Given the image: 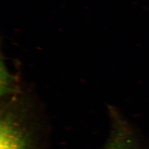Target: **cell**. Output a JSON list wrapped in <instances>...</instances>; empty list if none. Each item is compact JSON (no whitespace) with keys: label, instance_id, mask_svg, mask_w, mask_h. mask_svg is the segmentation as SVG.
Instances as JSON below:
<instances>
[{"label":"cell","instance_id":"cell-1","mask_svg":"<svg viewBox=\"0 0 149 149\" xmlns=\"http://www.w3.org/2000/svg\"><path fill=\"white\" fill-rule=\"evenodd\" d=\"M0 149H28L26 140L21 129L9 118L1 122Z\"/></svg>","mask_w":149,"mask_h":149},{"label":"cell","instance_id":"cell-2","mask_svg":"<svg viewBox=\"0 0 149 149\" xmlns=\"http://www.w3.org/2000/svg\"><path fill=\"white\" fill-rule=\"evenodd\" d=\"M108 149H134L128 137L124 135H118L115 139Z\"/></svg>","mask_w":149,"mask_h":149}]
</instances>
